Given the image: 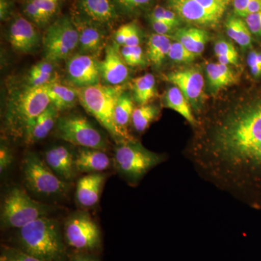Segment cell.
Returning <instances> with one entry per match:
<instances>
[{"mask_svg": "<svg viewBox=\"0 0 261 261\" xmlns=\"http://www.w3.org/2000/svg\"><path fill=\"white\" fill-rule=\"evenodd\" d=\"M164 77L165 80L181 91L189 102H197L203 92L204 78L199 70H176L165 75Z\"/></svg>", "mask_w": 261, "mask_h": 261, "instance_id": "obj_16", "label": "cell"}, {"mask_svg": "<svg viewBox=\"0 0 261 261\" xmlns=\"http://www.w3.org/2000/svg\"><path fill=\"white\" fill-rule=\"evenodd\" d=\"M211 14L222 18L227 7L225 6L220 0H195Z\"/></svg>", "mask_w": 261, "mask_h": 261, "instance_id": "obj_38", "label": "cell"}, {"mask_svg": "<svg viewBox=\"0 0 261 261\" xmlns=\"http://www.w3.org/2000/svg\"><path fill=\"white\" fill-rule=\"evenodd\" d=\"M75 155L65 146H56L46 151L44 161L56 176L65 182L73 180L76 175Z\"/></svg>", "mask_w": 261, "mask_h": 261, "instance_id": "obj_17", "label": "cell"}, {"mask_svg": "<svg viewBox=\"0 0 261 261\" xmlns=\"http://www.w3.org/2000/svg\"><path fill=\"white\" fill-rule=\"evenodd\" d=\"M79 34L78 53L97 58L106 47V29L86 20L76 13L71 16Z\"/></svg>", "mask_w": 261, "mask_h": 261, "instance_id": "obj_13", "label": "cell"}, {"mask_svg": "<svg viewBox=\"0 0 261 261\" xmlns=\"http://www.w3.org/2000/svg\"><path fill=\"white\" fill-rule=\"evenodd\" d=\"M50 104L47 84L32 87L25 84L10 89L3 122L5 133L14 140H25L37 117Z\"/></svg>", "mask_w": 261, "mask_h": 261, "instance_id": "obj_1", "label": "cell"}, {"mask_svg": "<svg viewBox=\"0 0 261 261\" xmlns=\"http://www.w3.org/2000/svg\"><path fill=\"white\" fill-rule=\"evenodd\" d=\"M232 2L235 15L240 18H245L247 8L251 0H233Z\"/></svg>", "mask_w": 261, "mask_h": 261, "instance_id": "obj_45", "label": "cell"}, {"mask_svg": "<svg viewBox=\"0 0 261 261\" xmlns=\"http://www.w3.org/2000/svg\"><path fill=\"white\" fill-rule=\"evenodd\" d=\"M75 155L77 173H102L111 165L109 156L101 149L80 147Z\"/></svg>", "mask_w": 261, "mask_h": 261, "instance_id": "obj_19", "label": "cell"}, {"mask_svg": "<svg viewBox=\"0 0 261 261\" xmlns=\"http://www.w3.org/2000/svg\"><path fill=\"white\" fill-rule=\"evenodd\" d=\"M167 2L170 9L187 23L202 27H214L221 20L202 8L195 0H167Z\"/></svg>", "mask_w": 261, "mask_h": 261, "instance_id": "obj_15", "label": "cell"}, {"mask_svg": "<svg viewBox=\"0 0 261 261\" xmlns=\"http://www.w3.org/2000/svg\"><path fill=\"white\" fill-rule=\"evenodd\" d=\"M171 37L169 36L152 34L149 37L147 44V57L152 65L161 66L165 58L168 56L171 48Z\"/></svg>", "mask_w": 261, "mask_h": 261, "instance_id": "obj_26", "label": "cell"}, {"mask_svg": "<svg viewBox=\"0 0 261 261\" xmlns=\"http://www.w3.org/2000/svg\"><path fill=\"white\" fill-rule=\"evenodd\" d=\"M22 168L25 185L34 193L45 197H56L68 191V182L56 176L45 161L37 154L29 152L25 154Z\"/></svg>", "mask_w": 261, "mask_h": 261, "instance_id": "obj_7", "label": "cell"}, {"mask_svg": "<svg viewBox=\"0 0 261 261\" xmlns=\"http://www.w3.org/2000/svg\"><path fill=\"white\" fill-rule=\"evenodd\" d=\"M168 57L176 63H191L197 56L189 51L181 43L176 41L171 43Z\"/></svg>", "mask_w": 261, "mask_h": 261, "instance_id": "obj_37", "label": "cell"}, {"mask_svg": "<svg viewBox=\"0 0 261 261\" xmlns=\"http://www.w3.org/2000/svg\"><path fill=\"white\" fill-rule=\"evenodd\" d=\"M64 235L67 244L80 252L93 251L101 247L100 230L86 211H78L68 218Z\"/></svg>", "mask_w": 261, "mask_h": 261, "instance_id": "obj_9", "label": "cell"}, {"mask_svg": "<svg viewBox=\"0 0 261 261\" xmlns=\"http://www.w3.org/2000/svg\"><path fill=\"white\" fill-rule=\"evenodd\" d=\"M149 20H160L178 27L181 24V19L178 15L170 8L162 6L154 7L149 14Z\"/></svg>", "mask_w": 261, "mask_h": 261, "instance_id": "obj_36", "label": "cell"}, {"mask_svg": "<svg viewBox=\"0 0 261 261\" xmlns=\"http://www.w3.org/2000/svg\"><path fill=\"white\" fill-rule=\"evenodd\" d=\"M0 261H44L17 247L3 246Z\"/></svg>", "mask_w": 261, "mask_h": 261, "instance_id": "obj_35", "label": "cell"}, {"mask_svg": "<svg viewBox=\"0 0 261 261\" xmlns=\"http://www.w3.org/2000/svg\"><path fill=\"white\" fill-rule=\"evenodd\" d=\"M149 21L155 34H161V35L169 36L170 34L174 33L178 29L175 25L166 22L156 20H149Z\"/></svg>", "mask_w": 261, "mask_h": 261, "instance_id": "obj_43", "label": "cell"}, {"mask_svg": "<svg viewBox=\"0 0 261 261\" xmlns=\"http://www.w3.org/2000/svg\"><path fill=\"white\" fill-rule=\"evenodd\" d=\"M44 59L58 62L68 59L78 49L79 34L71 17L64 15L48 27L42 37Z\"/></svg>", "mask_w": 261, "mask_h": 261, "instance_id": "obj_6", "label": "cell"}, {"mask_svg": "<svg viewBox=\"0 0 261 261\" xmlns=\"http://www.w3.org/2000/svg\"><path fill=\"white\" fill-rule=\"evenodd\" d=\"M76 89L80 104L107 130L116 144L132 140L118 128L115 121L117 101L125 91L123 85L99 84Z\"/></svg>", "mask_w": 261, "mask_h": 261, "instance_id": "obj_3", "label": "cell"}, {"mask_svg": "<svg viewBox=\"0 0 261 261\" xmlns=\"http://www.w3.org/2000/svg\"><path fill=\"white\" fill-rule=\"evenodd\" d=\"M132 98L139 106L149 104L157 94L156 81L152 73H146L132 81Z\"/></svg>", "mask_w": 261, "mask_h": 261, "instance_id": "obj_23", "label": "cell"}, {"mask_svg": "<svg viewBox=\"0 0 261 261\" xmlns=\"http://www.w3.org/2000/svg\"><path fill=\"white\" fill-rule=\"evenodd\" d=\"M13 154L9 147L2 144L0 147V173L4 174L13 163Z\"/></svg>", "mask_w": 261, "mask_h": 261, "instance_id": "obj_42", "label": "cell"}, {"mask_svg": "<svg viewBox=\"0 0 261 261\" xmlns=\"http://www.w3.org/2000/svg\"><path fill=\"white\" fill-rule=\"evenodd\" d=\"M245 21L252 34L261 37V12L247 15Z\"/></svg>", "mask_w": 261, "mask_h": 261, "instance_id": "obj_40", "label": "cell"}, {"mask_svg": "<svg viewBox=\"0 0 261 261\" xmlns=\"http://www.w3.org/2000/svg\"><path fill=\"white\" fill-rule=\"evenodd\" d=\"M159 115V108L153 105L147 104L135 108L132 115V123L135 129L144 132Z\"/></svg>", "mask_w": 261, "mask_h": 261, "instance_id": "obj_30", "label": "cell"}, {"mask_svg": "<svg viewBox=\"0 0 261 261\" xmlns=\"http://www.w3.org/2000/svg\"><path fill=\"white\" fill-rule=\"evenodd\" d=\"M18 242L19 248L41 260H65L66 252L59 224L47 216L19 228Z\"/></svg>", "mask_w": 261, "mask_h": 261, "instance_id": "obj_2", "label": "cell"}, {"mask_svg": "<svg viewBox=\"0 0 261 261\" xmlns=\"http://www.w3.org/2000/svg\"><path fill=\"white\" fill-rule=\"evenodd\" d=\"M53 62L44 59L33 65L27 77V84L32 87L46 85L54 76V65Z\"/></svg>", "mask_w": 261, "mask_h": 261, "instance_id": "obj_29", "label": "cell"}, {"mask_svg": "<svg viewBox=\"0 0 261 261\" xmlns=\"http://www.w3.org/2000/svg\"><path fill=\"white\" fill-rule=\"evenodd\" d=\"M53 1L57 2V3H58V2H59V0H53Z\"/></svg>", "mask_w": 261, "mask_h": 261, "instance_id": "obj_50", "label": "cell"}, {"mask_svg": "<svg viewBox=\"0 0 261 261\" xmlns=\"http://www.w3.org/2000/svg\"><path fill=\"white\" fill-rule=\"evenodd\" d=\"M141 42V34L140 29L137 24L130 23L129 35L125 46H139Z\"/></svg>", "mask_w": 261, "mask_h": 261, "instance_id": "obj_44", "label": "cell"}, {"mask_svg": "<svg viewBox=\"0 0 261 261\" xmlns=\"http://www.w3.org/2000/svg\"><path fill=\"white\" fill-rule=\"evenodd\" d=\"M162 161V156L151 152L132 140L117 144L115 149V168L130 183L140 181L149 170Z\"/></svg>", "mask_w": 261, "mask_h": 261, "instance_id": "obj_4", "label": "cell"}, {"mask_svg": "<svg viewBox=\"0 0 261 261\" xmlns=\"http://www.w3.org/2000/svg\"><path fill=\"white\" fill-rule=\"evenodd\" d=\"M51 20L59 11V3L53 0H30Z\"/></svg>", "mask_w": 261, "mask_h": 261, "instance_id": "obj_39", "label": "cell"}, {"mask_svg": "<svg viewBox=\"0 0 261 261\" xmlns=\"http://www.w3.org/2000/svg\"><path fill=\"white\" fill-rule=\"evenodd\" d=\"M247 64L255 77L261 76V51H252L247 57Z\"/></svg>", "mask_w": 261, "mask_h": 261, "instance_id": "obj_41", "label": "cell"}, {"mask_svg": "<svg viewBox=\"0 0 261 261\" xmlns=\"http://www.w3.org/2000/svg\"><path fill=\"white\" fill-rule=\"evenodd\" d=\"M122 58L128 66H142L145 64V56L143 49L139 46H123L121 47Z\"/></svg>", "mask_w": 261, "mask_h": 261, "instance_id": "obj_34", "label": "cell"}, {"mask_svg": "<svg viewBox=\"0 0 261 261\" xmlns=\"http://www.w3.org/2000/svg\"><path fill=\"white\" fill-rule=\"evenodd\" d=\"M135 101L126 91L118 98L115 108V121L117 126L127 136V127L132 122V115L135 111Z\"/></svg>", "mask_w": 261, "mask_h": 261, "instance_id": "obj_28", "label": "cell"}, {"mask_svg": "<svg viewBox=\"0 0 261 261\" xmlns=\"http://www.w3.org/2000/svg\"><path fill=\"white\" fill-rule=\"evenodd\" d=\"M59 118V111L53 104L37 117L25 138L28 145L43 140L56 126Z\"/></svg>", "mask_w": 261, "mask_h": 261, "instance_id": "obj_20", "label": "cell"}, {"mask_svg": "<svg viewBox=\"0 0 261 261\" xmlns=\"http://www.w3.org/2000/svg\"><path fill=\"white\" fill-rule=\"evenodd\" d=\"M23 12L25 16L38 28H44L50 25L51 19L44 14L30 0H24Z\"/></svg>", "mask_w": 261, "mask_h": 261, "instance_id": "obj_32", "label": "cell"}, {"mask_svg": "<svg viewBox=\"0 0 261 261\" xmlns=\"http://www.w3.org/2000/svg\"><path fill=\"white\" fill-rule=\"evenodd\" d=\"M117 9L127 15L137 14L149 9L154 0H113Z\"/></svg>", "mask_w": 261, "mask_h": 261, "instance_id": "obj_33", "label": "cell"}, {"mask_svg": "<svg viewBox=\"0 0 261 261\" xmlns=\"http://www.w3.org/2000/svg\"><path fill=\"white\" fill-rule=\"evenodd\" d=\"M70 261H99V260L97 257L90 255V254L80 252L73 255Z\"/></svg>", "mask_w": 261, "mask_h": 261, "instance_id": "obj_47", "label": "cell"}, {"mask_svg": "<svg viewBox=\"0 0 261 261\" xmlns=\"http://www.w3.org/2000/svg\"><path fill=\"white\" fill-rule=\"evenodd\" d=\"M75 13L103 29L111 28L118 18L113 0H76Z\"/></svg>", "mask_w": 261, "mask_h": 261, "instance_id": "obj_12", "label": "cell"}, {"mask_svg": "<svg viewBox=\"0 0 261 261\" xmlns=\"http://www.w3.org/2000/svg\"><path fill=\"white\" fill-rule=\"evenodd\" d=\"M173 38L176 42L181 43L189 51L198 56L203 53L209 35L204 29L189 27L178 29L173 33Z\"/></svg>", "mask_w": 261, "mask_h": 261, "instance_id": "obj_22", "label": "cell"}, {"mask_svg": "<svg viewBox=\"0 0 261 261\" xmlns=\"http://www.w3.org/2000/svg\"><path fill=\"white\" fill-rule=\"evenodd\" d=\"M209 85L215 90L224 88L236 82V75L228 65L221 63H210L206 67Z\"/></svg>", "mask_w": 261, "mask_h": 261, "instance_id": "obj_25", "label": "cell"}, {"mask_svg": "<svg viewBox=\"0 0 261 261\" xmlns=\"http://www.w3.org/2000/svg\"><path fill=\"white\" fill-rule=\"evenodd\" d=\"M106 176L102 173H89L77 182L75 197L83 207H93L99 202Z\"/></svg>", "mask_w": 261, "mask_h": 261, "instance_id": "obj_18", "label": "cell"}, {"mask_svg": "<svg viewBox=\"0 0 261 261\" xmlns=\"http://www.w3.org/2000/svg\"><path fill=\"white\" fill-rule=\"evenodd\" d=\"M65 70L68 83L75 88L100 84L99 62L94 57L76 53L68 58Z\"/></svg>", "mask_w": 261, "mask_h": 261, "instance_id": "obj_10", "label": "cell"}, {"mask_svg": "<svg viewBox=\"0 0 261 261\" xmlns=\"http://www.w3.org/2000/svg\"><path fill=\"white\" fill-rule=\"evenodd\" d=\"M261 12V0H251L246 12L247 15Z\"/></svg>", "mask_w": 261, "mask_h": 261, "instance_id": "obj_48", "label": "cell"}, {"mask_svg": "<svg viewBox=\"0 0 261 261\" xmlns=\"http://www.w3.org/2000/svg\"><path fill=\"white\" fill-rule=\"evenodd\" d=\"M119 45L113 42L105 47V56L99 62L101 80L109 86L122 85L128 77V65L122 58Z\"/></svg>", "mask_w": 261, "mask_h": 261, "instance_id": "obj_14", "label": "cell"}, {"mask_svg": "<svg viewBox=\"0 0 261 261\" xmlns=\"http://www.w3.org/2000/svg\"><path fill=\"white\" fill-rule=\"evenodd\" d=\"M163 104L165 107L181 115L190 124L195 125L197 123L192 114L190 102L177 87L174 86L168 89L163 98Z\"/></svg>", "mask_w": 261, "mask_h": 261, "instance_id": "obj_24", "label": "cell"}, {"mask_svg": "<svg viewBox=\"0 0 261 261\" xmlns=\"http://www.w3.org/2000/svg\"><path fill=\"white\" fill-rule=\"evenodd\" d=\"M50 211L49 205L34 200L21 189L13 187L3 202L2 226L19 229L34 220L47 216Z\"/></svg>", "mask_w": 261, "mask_h": 261, "instance_id": "obj_5", "label": "cell"}, {"mask_svg": "<svg viewBox=\"0 0 261 261\" xmlns=\"http://www.w3.org/2000/svg\"><path fill=\"white\" fill-rule=\"evenodd\" d=\"M7 38L12 47L23 54L34 53L42 42L37 25L20 15L12 19L7 30Z\"/></svg>", "mask_w": 261, "mask_h": 261, "instance_id": "obj_11", "label": "cell"}, {"mask_svg": "<svg viewBox=\"0 0 261 261\" xmlns=\"http://www.w3.org/2000/svg\"><path fill=\"white\" fill-rule=\"evenodd\" d=\"M56 129L60 139L72 145L101 150L107 146L102 134L82 115L59 117Z\"/></svg>", "mask_w": 261, "mask_h": 261, "instance_id": "obj_8", "label": "cell"}, {"mask_svg": "<svg viewBox=\"0 0 261 261\" xmlns=\"http://www.w3.org/2000/svg\"><path fill=\"white\" fill-rule=\"evenodd\" d=\"M214 51L221 64L238 65V53L231 43L225 40L218 41L215 44Z\"/></svg>", "mask_w": 261, "mask_h": 261, "instance_id": "obj_31", "label": "cell"}, {"mask_svg": "<svg viewBox=\"0 0 261 261\" xmlns=\"http://www.w3.org/2000/svg\"><path fill=\"white\" fill-rule=\"evenodd\" d=\"M47 90L51 104L59 112L74 107L79 101L76 88L61 84L56 77L47 84Z\"/></svg>", "mask_w": 261, "mask_h": 261, "instance_id": "obj_21", "label": "cell"}, {"mask_svg": "<svg viewBox=\"0 0 261 261\" xmlns=\"http://www.w3.org/2000/svg\"><path fill=\"white\" fill-rule=\"evenodd\" d=\"M220 1H221L225 6L228 7V5L230 4V3H231L233 0H220Z\"/></svg>", "mask_w": 261, "mask_h": 261, "instance_id": "obj_49", "label": "cell"}, {"mask_svg": "<svg viewBox=\"0 0 261 261\" xmlns=\"http://www.w3.org/2000/svg\"><path fill=\"white\" fill-rule=\"evenodd\" d=\"M226 29L228 37L243 48L250 47L252 44L251 32L249 30L245 20L231 15L226 21Z\"/></svg>", "mask_w": 261, "mask_h": 261, "instance_id": "obj_27", "label": "cell"}, {"mask_svg": "<svg viewBox=\"0 0 261 261\" xmlns=\"http://www.w3.org/2000/svg\"><path fill=\"white\" fill-rule=\"evenodd\" d=\"M13 13V4L10 0H0V19L2 21L8 20Z\"/></svg>", "mask_w": 261, "mask_h": 261, "instance_id": "obj_46", "label": "cell"}]
</instances>
